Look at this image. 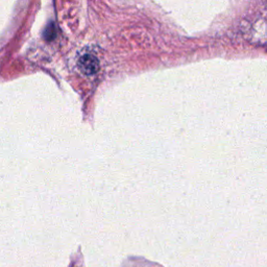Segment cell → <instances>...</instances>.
Masks as SVG:
<instances>
[{"label":"cell","mask_w":267,"mask_h":267,"mask_svg":"<svg viewBox=\"0 0 267 267\" xmlns=\"http://www.w3.org/2000/svg\"><path fill=\"white\" fill-rule=\"evenodd\" d=\"M78 66L84 74L92 76L98 71L99 63L93 55H84L79 59Z\"/></svg>","instance_id":"6da1fadb"}]
</instances>
